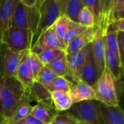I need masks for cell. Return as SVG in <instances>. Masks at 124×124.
<instances>
[{
    "label": "cell",
    "instance_id": "6da1fadb",
    "mask_svg": "<svg viewBox=\"0 0 124 124\" xmlns=\"http://www.w3.org/2000/svg\"><path fill=\"white\" fill-rule=\"evenodd\" d=\"M0 81L2 86L1 115L9 120L26 90L16 78L8 77Z\"/></svg>",
    "mask_w": 124,
    "mask_h": 124
},
{
    "label": "cell",
    "instance_id": "7a4b0ae2",
    "mask_svg": "<svg viewBox=\"0 0 124 124\" xmlns=\"http://www.w3.org/2000/svg\"><path fill=\"white\" fill-rule=\"evenodd\" d=\"M93 88L96 92L97 101L108 106L119 105L115 80L107 68L105 67L102 74L93 85Z\"/></svg>",
    "mask_w": 124,
    "mask_h": 124
},
{
    "label": "cell",
    "instance_id": "3957f363",
    "mask_svg": "<svg viewBox=\"0 0 124 124\" xmlns=\"http://www.w3.org/2000/svg\"><path fill=\"white\" fill-rule=\"evenodd\" d=\"M64 112L72 117L76 120L88 124H104L99 109V101L96 100L85 101L73 104L68 110Z\"/></svg>",
    "mask_w": 124,
    "mask_h": 124
},
{
    "label": "cell",
    "instance_id": "277c9868",
    "mask_svg": "<svg viewBox=\"0 0 124 124\" xmlns=\"http://www.w3.org/2000/svg\"><path fill=\"white\" fill-rule=\"evenodd\" d=\"M38 11L39 19L37 28L33 35L32 47L39 36L47 29L52 27L58 18L61 15L58 0H45Z\"/></svg>",
    "mask_w": 124,
    "mask_h": 124
},
{
    "label": "cell",
    "instance_id": "5b68a950",
    "mask_svg": "<svg viewBox=\"0 0 124 124\" xmlns=\"http://www.w3.org/2000/svg\"><path fill=\"white\" fill-rule=\"evenodd\" d=\"M39 19V14L36 8L34 6H28L20 0L13 16L11 26L29 29L34 35L38 26Z\"/></svg>",
    "mask_w": 124,
    "mask_h": 124
},
{
    "label": "cell",
    "instance_id": "8992f818",
    "mask_svg": "<svg viewBox=\"0 0 124 124\" xmlns=\"http://www.w3.org/2000/svg\"><path fill=\"white\" fill-rule=\"evenodd\" d=\"M33 33L29 29L10 26L2 37V42L17 53L31 50ZM1 42V43H2Z\"/></svg>",
    "mask_w": 124,
    "mask_h": 124
},
{
    "label": "cell",
    "instance_id": "52a82bcc",
    "mask_svg": "<svg viewBox=\"0 0 124 124\" xmlns=\"http://www.w3.org/2000/svg\"><path fill=\"white\" fill-rule=\"evenodd\" d=\"M23 53L13 50L4 42L0 44V80L8 77L16 78Z\"/></svg>",
    "mask_w": 124,
    "mask_h": 124
},
{
    "label": "cell",
    "instance_id": "ba28073f",
    "mask_svg": "<svg viewBox=\"0 0 124 124\" xmlns=\"http://www.w3.org/2000/svg\"><path fill=\"white\" fill-rule=\"evenodd\" d=\"M54 49L64 50L63 45L61 43V42L58 39L52 26L44 31L39 36L35 44L33 45L31 51L36 54H39V53H42L43 51Z\"/></svg>",
    "mask_w": 124,
    "mask_h": 124
},
{
    "label": "cell",
    "instance_id": "9c48e42d",
    "mask_svg": "<svg viewBox=\"0 0 124 124\" xmlns=\"http://www.w3.org/2000/svg\"><path fill=\"white\" fill-rule=\"evenodd\" d=\"M87 49L88 46L78 52L67 54V60L69 67V74L66 77V78H69L70 79L69 80V81L70 82V80H72V85L81 81L80 73L87 53Z\"/></svg>",
    "mask_w": 124,
    "mask_h": 124
},
{
    "label": "cell",
    "instance_id": "30bf717a",
    "mask_svg": "<svg viewBox=\"0 0 124 124\" xmlns=\"http://www.w3.org/2000/svg\"><path fill=\"white\" fill-rule=\"evenodd\" d=\"M93 55L97 70L98 77H99L105 69L104 53H105V39L104 31L99 28L96 35L91 42Z\"/></svg>",
    "mask_w": 124,
    "mask_h": 124
},
{
    "label": "cell",
    "instance_id": "8fae6325",
    "mask_svg": "<svg viewBox=\"0 0 124 124\" xmlns=\"http://www.w3.org/2000/svg\"><path fill=\"white\" fill-rule=\"evenodd\" d=\"M98 74L95 60L93 55L91 43L88 45L87 53L85 55V61L81 70L80 80L81 81L87 83L93 87L98 79Z\"/></svg>",
    "mask_w": 124,
    "mask_h": 124
},
{
    "label": "cell",
    "instance_id": "7c38bea8",
    "mask_svg": "<svg viewBox=\"0 0 124 124\" xmlns=\"http://www.w3.org/2000/svg\"><path fill=\"white\" fill-rule=\"evenodd\" d=\"M20 0H0V35L1 42L5 34L11 26L13 16Z\"/></svg>",
    "mask_w": 124,
    "mask_h": 124
},
{
    "label": "cell",
    "instance_id": "4fadbf2b",
    "mask_svg": "<svg viewBox=\"0 0 124 124\" xmlns=\"http://www.w3.org/2000/svg\"><path fill=\"white\" fill-rule=\"evenodd\" d=\"M68 93L73 104L90 100L97 101V97L93 88L83 81L72 85Z\"/></svg>",
    "mask_w": 124,
    "mask_h": 124
},
{
    "label": "cell",
    "instance_id": "5bb4252c",
    "mask_svg": "<svg viewBox=\"0 0 124 124\" xmlns=\"http://www.w3.org/2000/svg\"><path fill=\"white\" fill-rule=\"evenodd\" d=\"M99 28V27L96 25L95 26L88 28L84 32L80 34L66 47V54H70L75 52H78L85 48L89 44H91Z\"/></svg>",
    "mask_w": 124,
    "mask_h": 124
},
{
    "label": "cell",
    "instance_id": "9a60e30c",
    "mask_svg": "<svg viewBox=\"0 0 124 124\" xmlns=\"http://www.w3.org/2000/svg\"><path fill=\"white\" fill-rule=\"evenodd\" d=\"M104 124H124V110L118 106H108L99 101Z\"/></svg>",
    "mask_w": 124,
    "mask_h": 124
},
{
    "label": "cell",
    "instance_id": "2e32d148",
    "mask_svg": "<svg viewBox=\"0 0 124 124\" xmlns=\"http://www.w3.org/2000/svg\"><path fill=\"white\" fill-rule=\"evenodd\" d=\"M29 51L26 50L23 53L16 75V78L24 87L26 91H28L34 83L32 73L27 64V55Z\"/></svg>",
    "mask_w": 124,
    "mask_h": 124
},
{
    "label": "cell",
    "instance_id": "e0dca14e",
    "mask_svg": "<svg viewBox=\"0 0 124 124\" xmlns=\"http://www.w3.org/2000/svg\"><path fill=\"white\" fill-rule=\"evenodd\" d=\"M58 113V112L55 110L53 105L44 101H39L37 104L32 107L30 115L39 120L48 124Z\"/></svg>",
    "mask_w": 124,
    "mask_h": 124
},
{
    "label": "cell",
    "instance_id": "ac0fdd59",
    "mask_svg": "<svg viewBox=\"0 0 124 124\" xmlns=\"http://www.w3.org/2000/svg\"><path fill=\"white\" fill-rule=\"evenodd\" d=\"M61 14L66 16L70 21L78 22L80 11L84 7L81 0H58Z\"/></svg>",
    "mask_w": 124,
    "mask_h": 124
},
{
    "label": "cell",
    "instance_id": "d6986e66",
    "mask_svg": "<svg viewBox=\"0 0 124 124\" xmlns=\"http://www.w3.org/2000/svg\"><path fill=\"white\" fill-rule=\"evenodd\" d=\"M105 67L109 71L115 80H119L123 75V68L120 64L119 56L114 53L105 45L104 53Z\"/></svg>",
    "mask_w": 124,
    "mask_h": 124
},
{
    "label": "cell",
    "instance_id": "ffe728a7",
    "mask_svg": "<svg viewBox=\"0 0 124 124\" xmlns=\"http://www.w3.org/2000/svg\"><path fill=\"white\" fill-rule=\"evenodd\" d=\"M31 99L30 98L29 93L26 91L20 99L11 117L8 120L9 124H15L16 123L30 115L32 109L31 105Z\"/></svg>",
    "mask_w": 124,
    "mask_h": 124
},
{
    "label": "cell",
    "instance_id": "44dd1931",
    "mask_svg": "<svg viewBox=\"0 0 124 124\" xmlns=\"http://www.w3.org/2000/svg\"><path fill=\"white\" fill-rule=\"evenodd\" d=\"M50 96L53 107L58 112L68 110L73 104L68 92L55 91L50 92Z\"/></svg>",
    "mask_w": 124,
    "mask_h": 124
},
{
    "label": "cell",
    "instance_id": "7402d4cb",
    "mask_svg": "<svg viewBox=\"0 0 124 124\" xmlns=\"http://www.w3.org/2000/svg\"><path fill=\"white\" fill-rule=\"evenodd\" d=\"M117 33H118V29L117 27L115 22V21L110 22L105 30L104 39H105V45L114 53L118 55Z\"/></svg>",
    "mask_w": 124,
    "mask_h": 124
},
{
    "label": "cell",
    "instance_id": "603a6c76",
    "mask_svg": "<svg viewBox=\"0 0 124 124\" xmlns=\"http://www.w3.org/2000/svg\"><path fill=\"white\" fill-rule=\"evenodd\" d=\"M26 92L29 93L31 99H35L37 102L44 101L53 105L51 100L50 93L37 82H34L32 86Z\"/></svg>",
    "mask_w": 124,
    "mask_h": 124
},
{
    "label": "cell",
    "instance_id": "cb8c5ba5",
    "mask_svg": "<svg viewBox=\"0 0 124 124\" xmlns=\"http://www.w3.org/2000/svg\"><path fill=\"white\" fill-rule=\"evenodd\" d=\"M49 69H50L57 77L66 78L69 74V67L67 60V54L64 53L55 60H53L49 64H47Z\"/></svg>",
    "mask_w": 124,
    "mask_h": 124
},
{
    "label": "cell",
    "instance_id": "d4e9b609",
    "mask_svg": "<svg viewBox=\"0 0 124 124\" xmlns=\"http://www.w3.org/2000/svg\"><path fill=\"white\" fill-rule=\"evenodd\" d=\"M112 0H99V20L96 26L101 29L104 33L110 23V10Z\"/></svg>",
    "mask_w": 124,
    "mask_h": 124
},
{
    "label": "cell",
    "instance_id": "484cf974",
    "mask_svg": "<svg viewBox=\"0 0 124 124\" xmlns=\"http://www.w3.org/2000/svg\"><path fill=\"white\" fill-rule=\"evenodd\" d=\"M88 28L80 24L78 22H74L70 21L67 31L66 32V34L64 38L63 45L64 47V50L66 47L72 42L73 41L76 37H78L80 34L84 32Z\"/></svg>",
    "mask_w": 124,
    "mask_h": 124
},
{
    "label": "cell",
    "instance_id": "4316f807",
    "mask_svg": "<svg viewBox=\"0 0 124 124\" xmlns=\"http://www.w3.org/2000/svg\"><path fill=\"white\" fill-rule=\"evenodd\" d=\"M70 22V20L66 16L61 15L58 18V19L55 21V22L54 23V24L53 26L55 33L62 45H63L64 38V36L67 31ZM63 46H64V45H63Z\"/></svg>",
    "mask_w": 124,
    "mask_h": 124
},
{
    "label": "cell",
    "instance_id": "83f0119b",
    "mask_svg": "<svg viewBox=\"0 0 124 124\" xmlns=\"http://www.w3.org/2000/svg\"><path fill=\"white\" fill-rule=\"evenodd\" d=\"M27 64L29 69L31 70V72L34 78V80L35 82L36 79L37 78L40 71L42 70L44 66L40 61L37 54L31 52V50L29 52L27 55Z\"/></svg>",
    "mask_w": 124,
    "mask_h": 124
},
{
    "label": "cell",
    "instance_id": "f1b7e54d",
    "mask_svg": "<svg viewBox=\"0 0 124 124\" xmlns=\"http://www.w3.org/2000/svg\"><path fill=\"white\" fill-rule=\"evenodd\" d=\"M56 78L57 76L55 75V74L47 67L45 66L40 71L35 82L39 83L47 90Z\"/></svg>",
    "mask_w": 124,
    "mask_h": 124
},
{
    "label": "cell",
    "instance_id": "f546056e",
    "mask_svg": "<svg viewBox=\"0 0 124 124\" xmlns=\"http://www.w3.org/2000/svg\"><path fill=\"white\" fill-rule=\"evenodd\" d=\"M78 23L87 28H90L96 26V19L91 11L87 8L83 7L78 14Z\"/></svg>",
    "mask_w": 124,
    "mask_h": 124
},
{
    "label": "cell",
    "instance_id": "4dcf8cb0",
    "mask_svg": "<svg viewBox=\"0 0 124 124\" xmlns=\"http://www.w3.org/2000/svg\"><path fill=\"white\" fill-rule=\"evenodd\" d=\"M64 53H65V50L63 49H54V50L43 51L37 54V55L40 61L42 62V64L45 67L49 64L50 62H52L53 60H55L60 55H63Z\"/></svg>",
    "mask_w": 124,
    "mask_h": 124
},
{
    "label": "cell",
    "instance_id": "1f68e13d",
    "mask_svg": "<svg viewBox=\"0 0 124 124\" xmlns=\"http://www.w3.org/2000/svg\"><path fill=\"white\" fill-rule=\"evenodd\" d=\"M71 85H72V83L65 78L57 77L54 80L53 83L50 85V86L48 88L47 91L50 93L53 91H55L68 92Z\"/></svg>",
    "mask_w": 124,
    "mask_h": 124
},
{
    "label": "cell",
    "instance_id": "d6a6232c",
    "mask_svg": "<svg viewBox=\"0 0 124 124\" xmlns=\"http://www.w3.org/2000/svg\"><path fill=\"white\" fill-rule=\"evenodd\" d=\"M84 7L87 8L93 14L96 19V25L99 20V0H81Z\"/></svg>",
    "mask_w": 124,
    "mask_h": 124
},
{
    "label": "cell",
    "instance_id": "836d02e7",
    "mask_svg": "<svg viewBox=\"0 0 124 124\" xmlns=\"http://www.w3.org/2000/svg\"><path fill=\"white\" fill-rule=\"evenodd\" d=\"M77 120L72 117L64 113H58L48 124H76Z\"/></svg>",
    "mask_w": 124,
    "mask_h": 124
},
{
    "label": "cell",
    "instance_id": "e575fe53",
    "mask_svg": "<svg viewBox=\"0 0 124 124\" xmlns=\"http://www.w3.org/2000/svg\"><path fill=\"white\" fill-rule=\"evenodd\" d=\"M118 55L122 68L124 70V32L118 31L117 33Z\"/></svg>",
    "mask_w": 124,
    "mask_h": 124
},
{
    "label": "cell",
    "instance_id": "d590c367",
    "mask_svg": "<svg viewBox=\"0 0 124 124\" xmlns=\"http://www.w3.org/2000/svg\"><path fill=\"white\" fill-rule=\"evenodd\" d=\"M15 124H46V123L39 120L34 116L29 115L28 116H26L23 119L19 120L18 122L16 123Z\"/></svg>",
    "mask_w": 124,
    "mask_h": 124
},
{
    "label": "cell",
    "instance_id": "8d00e7d4",
    "mask_svg": "<svg viewBox=\"0 0 124 124\" xmlns=\"http://www.w3.org/2000/svg\"><path fill=\"white\" fill-rule=\"evenodd\" d=\"M123 6H124V0H117V2L114 7V9H113L112 15H111L110 22H112L113 18L117 15V13H118L120 11V10L123 8Z\"/></svg>",
    "mask_w": 124,
    "mask_h": 124
},
{
    "label": "cell",
    "instance_id": "74e56055",
    "mask_svg": "<svg viewBox=\"0 0 124 124\" xmlns=\"http://www.w3.org/2000/svg\"><path fill=\"white\" fill-rule=\"evenodd\" d=\"M115 23L117 25V27L118 29V31H120L124 32V18H123L118 19V20L115 21Z\"/></svg>",
    "mask_w": 124,
    "mask_h": 124
},
{
    "label": "cell",
    "instance_id": "f35d334b",
    "mask_svg": "<svg viewBox=\"0 0 124 124\" xmlns=\"http://www.w3.org/2000/svg\"><path fill=\"white\" fill-rule=\"evenodd\" d=\"M123 18H124V6H123V8L120 10V11L118 13H117V15L113 18L112 21H117V20H118V19Z\"/></svg>",
    "mask_w": 124,
    "mask_h": 124
},
{
    "label": "cell",
    "instance_id": "ab89813d",
    "mask_svg": "<svg viewBox=\"0 0 124 124\" xmlns=\"http://www.w3.org/2000/svg\"><path fill=\"white\" fill-rule=\"evenodd\" d=\"M45 1V0H35V3H34V7L36 8V9L37 10H39V8L41 7V5L43 4V2Z\"/></svg>",
    "mask_w": 124,
    "mask_h": 124
},
{
    "label": "cell",
    "instance_id": "60d3db41",
    "mask_svg": "<svg viewBox=\"0 0 124 124\" xmlns=\"http://www.w3.org/2000/svg\"><path fill=\"white\" fill-rule=\"evenodd\" d=\"M21 2L28 6H34L35 0H21Z\"/></svg>",
    "mask_w": 124,
    "mask_h": 124
},
{
    "label": "cell",
    "instance_id": "b9f144b4",
    "mask_svg": "<svg viewBox=\"0 0 124 124\" xmlns=\"http://www.w3.org/2000/svg\"><path fill=\"white\" fill-rule=\"evenodd\" d=\"M0 124H9L8 120L4 118L1 115H0Z\"/></svg>",
    "mask_w": 124,
    "mask_h": 124
},
{
    "label": "cell",
    "instance_id": "7bdbcfd3",
    "mask_svg": "<svg viewBox=\"0 0 124 124\" xmlns=\"http://www.w3.org/2000/svg\"><path fill=\"white\" fill-rule=\"evenodd\" d=\"M117 2V0H112V6H111V10H110V18H111V15H112V10L114 9V7L115 5Z\"/></svg>",
    "mask_w": 124,
    "mask_h": 124
},
{
    "label": "cell",
    "instance_id": "ee69618b",
    "mask_svg": "<svg viewBox=\"0 0 124 124\" xmlns=\"http://www.w3.org/2000/svg\"><path fill=\"white\" fill-rule=\"evenodd\" d=\"M1 95H2V86H1V81H0V115L2 112V103H1Z\"/></svg>",
    "mask_w": 124,
    "mask_h": 124
},
{
    "label": "cell",
    "instance_id": "f6af8a7d",
    "mask_svg": "<svg viewBox=\"0 0 124 124\" xmlns=\"http://www.w3.org/2000/svg\"><path fill=\"white\" fill-rule=\"evenodd\" d=\"M76 124H88V123H84V122H82V121L77 120V123Z\"/></svg>",
    "mask_w": 124,
    "mask_h": 124
},
{
    "label": "cell",
    "instance_id": "bcb514c9",
    "mask_svg": "<svg viewBox=\"0 0 124 124\" xmlns=\"http://www.w3.org/2000/svg\"><path fill=\"white\" fill-rule=\"evenodd\" d=\"M0 44H1V35H0Z\"/></svg>",
    "mask_w": 124,
    "mask_h": 124
},
{
    "label": "cell",
    "instance_id": "7dc6e473",
    "mask_svg": "<svg viewBox=\"0 0 124 124\" xmlns=\"http://www.w3.org/2000/svg\"><path fill=\"white\" fill-rule=\"evenodd\" d=\"M123 96H124V93H123Z\"/></svg>",
    "mask_w": 124,
    "mask_h": 124
}]
</instances>
